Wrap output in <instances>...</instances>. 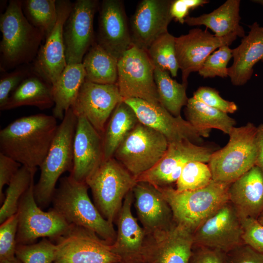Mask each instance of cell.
Wrapping results in <instances>:
<instances>
[{"label": "cell", "instance_id": "6da1fadb", "mask_svg": "<svg viewBox=\"0 0 263 263\" xmlns=\"http://www.w3.org/2000/svg\"><path fill=\"white\" fill-rule=\"evenodd\" d=\"M53 115L38 113L17 119L0 131V152L31 169L40 167L58 128Z\"/></svg>", "mask_w": 263, "mask_h": 263}, {"label": "cell", "instance_id": "7a4b0ae2", "mask_svg": "<svg viewBox=\"0 0 263 263\" xmlns=\"http://www.w3.org/2000/svg\"><path fill=\"white\" fill-rule=\"evenodd\" d=\"M88 188L85 182L77 181L70 175L62 177L52 197V208L70 225L92 230L113 244L116 230L91 201Z\"/></svg>", "mask_w": 263, "mask_h": 263}, {"label": "cell", "instance_id": "3957f363", "mask_svg": "<svg viewBox=\"0 0 263 263\" xmlns=\"http://www.w3.org/2000/svg\"><path fill=\"white\" fill-rule=\"evenodd\" d=\"M0 70L6 71L35 59L45 38L24 14L22 1L10 0L0 15Z\"/></svg>", "mask_w": 263, "mask_h": 263}, {"label": "cell", "instance_id": "277c9868", "mask_svg": "<svg viewBox=\"0 0 263 263\" xmlns=\"http://www.w3.org/2000/svg\"><path fill=\"white\" fill-rule=\"evenodd\" d=\"M77 122V117L69 109L58 125L50 148L39 167L40 176L34 186V193L36 201L41 208L51 203L60 176L73 169V144Z\"/></svg>", "mask_w": 263, "mask_h": 263}, {"label": "cell", "instance_id": "5b68a950", "mask_svg": "<svg viewBox=\"0 0 263 263\" xmlns=\"http://www.w3.org/2000/svg\"><path fill=\"white\" fill-rule=\"evenodd\" d=\"M230 184L212 180L207 186L193 190L179 192L173 187L157 188L170 206L175 222L193 233L207 218L229 201Z\"/></svg>", "mask_w": 263, "mask_h": 263}, {"label": "cell", "instance_id": "8992f818", "mask_svg": "<svg viewBox=\"0 0 263 263\" xmlns=\"http://www.w3.org/2000/svg\"><path fill=\"white\" fill-rule=\"evenodd\" d=\"M256 130L250 122L232 129L227 144L215 150L207 163L213 180L231 184L255 166Z\"/></svg>", "mask_w": 263, "mask_h": 263}, {"label": "cell", "instance_id": "52a82bcc", "mask_svg": "<svg viewBox=\"0 0 263 263\" xmlns=\"http://www.w3.org/2000/svg\"><path fill=\"white\" fill-rule=\"evenodd\" d=\"M94 204L113 224L127 194L137 183L136 178L113 157L104 160L87 179Z\"/></svg>", "mask_w": 263, "mask_h": 263}, {"label": "cell", "instance_id": "ba28073f", "mask_svg": "<svg viewBox=\"0 0 263 263\" xmlns=\"http://www.w3.org/2000/svg\"><path fill=\"white\" fill-rule=\"evenodd\" d=\"M169 144L162 134L139 122L118 147L113 157L136 179L159 162Z\"/></svg>", "mask_w": 263, "mask_h": 263}, {"label": "cell", "instance_id": "9c48e42d", "mask_svg": "<svg viewBox=\"0 0 263 263\" xmlns=\"http://www.w3.org/2000/svg\"><path fill=\"white\" fill-rule=\"evenodd\" d=\"M34 182L19 204L17 245L34 244L39 238L55 240L67 232L71 226L52 207L44 211L38 205L34 196Z\"/></svg>", "mask_w": 263, "mask_h": 263}, {"label": "cell", "instance_id": "30bf717a", "mask_svg": "<svg viewBox=\"0 0 263 263\" xmlns=\"http://www.w3.org/2000/svg\"><path fill=\"white\" fill-rule=\"evenodd\" d=\"M154 69L146 51L132 45L125 52L118 60L116 83L123 100L135 98L160 104Z\"/></svg>", "mask_w": 263, "mask_h": 263}, {"label": "cell", "instance_id": "8fae6325", "mask_svg": "<svg viewBox=\"0 0 263 263\" xmlns=\"http://www.w3.org/2000/svg\"><path fill=\"white\" fill-rule=\"evenodd\" d=\"M57 253L54 263H116L120 258L111 245L94 232L71 225L64 234L55 240Z\"/></svg>", "mask_w": 263, "mask_h": 263}, {"label": "cell", "instance_id": "7c38bea8", "mask_svg": "<svg viewBox=\"0 0 263 263\" xmlns=\"http://www.w3.org/2000/svg\"><path fill=\"white\" fill-rule=\"evenodd\" d=\"M215 151L212 147L198 145L188 140L170 143L159 162L136 178V181L148 182L157 188L172 187L187 163L193 161L208 163Z\"/></svg>", "mask_w": 263, "mask_h": 263}, {"label": "cell", "instance_id": "4fadbf2b", "mask_svg": "<svg viewBox=\"0 0 263 263\" xmlns=\"http://www.w3.org/2000/svg\"><path fill=\"white\" fill-rule=\"evenodd\" d=\"M193 235L194 244L225 253L244 244L242 217L229 201L207 218Z\"/></svg>", "mask_w": 263, "mask_h": 263}, {"label": "cell", "instance_id": "5bb4252c", "mask_svg": "<svg viewBox=\"0 0 263 263\" xmlns=\"http://www.w3.org/2000/svg\"><path fill=\"white\" fill-rule=\"evenodd\" d=\"M134 111L139 122L162 134L169 143L188 140L202 145L203 137L211 131H202L193 127L181 116H174L160 104H154L139 98L123 100Z\"/></svg>", "mask_w": 263, "mask_h": 263}, {"label": "cell", "instance_id": "9a60e30c", "mask_svg": "<svg viewBox=\"0 0 263 263\" xmlns=\"http://www.w3.org/2000/svg\"><path fill=\"white\" fill-rule=\"evenodd\" d=\"M123 101L117 84H98L85 79L70 108L77 117L85 118L103 135L108 120Z\"/></svg>", "mask_w": 263, "mask_h": 263}, {"label": "cell", "instance_id": "2e32d148", "mask_svg": "<svg viewBox=\"0 0 263 263\" xmlns=\"http://www.w3.org/2000/svg\"><path fill=\"white\" fill-rule=\"evenodd\" d=\"M97 6L96 0H77L73 3L63 28L67 65L81 63L95 42L94 19Z\"/></svg>", "mask_w": 263, "mask_h": 263}, {"label": "cell", "instance_id": "e0dca14e", "mask_svg": "<svg viewBox=\"0 0 263 263\" xmlns=\"http://www.w3.org/2000/svg\"><path fill=\"white\" fill-rule=\"evenodd\" d=\"M193 233L174 221L168 229L147 234L144 263H188L194 244Z\"/></svg>", "mask_w": 263, "mask_h": 263}, {"label": "cell", "instance_id": "ac0fdd59", "mask_svg": "<svg viewBox=\"0 0 263 263\" xmlns=\"http://www.w3.org/2000/svg\"><path fill=\"white\" fill-rule=\"evenodd\" d=\"M238 37L230 34L219 38L207 29L196 28L188 33L175 37V50L182 83L188 85V79L192 72H198L207 57L217 49L230 45Z\"/></svg>", "mask_w": 263, "mask_h": 263}, {"label": "cell", "instance_id": "d6986e66", "mask_svg": "<svg viewBox=\"0 0 263 263\" xmlns=\"http://www.w3.org/2000/svg\"><path fill=\"white\" fill-rule=\"evenodd\" d=\"M73 6L68 0H56L57 19L45 42L35 59L33 72L51 84H54L62 73L67 63L63 40V28Z\"/></svg>", "mask_w": 263, "mask_h": 263}, {"label": "cell", "instance_id": "ffe728a7", "mask_svg": "<svg viewBox=\"0 0 263 263\" xmlns=\"http://www.w3.org/2000/svg\"><path fill=\"white\" fill-rule=\"evenodd\" d=\"M171 0H143L138 4L130 21L132 45L147 52L157 39L168 32L173 18Z\"/></svg>", "mask_w": 263, "mask_h": 263}, {"label": "cell", "instance_id": "44dd1931", "mask_svg": "<svg viewBox=\"0 0 263 263\" xmlns=\"http://www.w3.org/2000/svg\"><path fill=\"white\" fill-rule=\"evenodd\" d=\"M96 42L118 60L132 46L122 0L102 1Z\"/></svg>", "mask_w": 263, "mask_h": 263}, {"label": "cell", "instance_id": "7402d4cb", "mask_svg": "<svg viewBox=\"0 0 263 263\" xmlns=\"http://www.w3.org/2000/svg\"><path fill=\"white\" fill-rule=\"evenodd\" d=\"M133 200L132 190L126 196L114 222L117 226L116 236L111 249L120 258L121 262L144 263L143 255L147 233L132 213Z\"/></svg>", "mask_w": 263, "mask_h": 263}, {"label": "cell", "instance_id": "603a6c76", "mask_svg": "<svg viewBox=\"0 0 263 263\" xmlns=\"http://www.w3.org/2000/svg\"><path fill=\"white\" fill-rule=\"evenodd\" d=\"M70 175L78 182L87 179L104 160L103 137L84 117H77Z\"/></svg>", "mask_w": 263, "mask_h": 263}, {"label": "cell", "instance_id": "cb8c5ba5", "mask_svg": "<svg viewBox=\"0 0 263 263\" xmlns=\"http://www.w3.org/2000/svg\"><path fill=\"white\" fill-rule=\"evenodd\" d=\"M137 219L147 234L169 228L174 222L171 207L151 184L137 182L132 189Z\"/></svg>", "mask_w": 263, "mask_h": 263}, {"label": "cell", "instance_id": "d4e9b609", "mask_svg": "<svg viewBox=\"0 0 263 263\" xmlns=\"http://www.w3.org/2000/svg\"><path fill=\"white\" fill-rule=\"evenodd\" d=\"M249 27L248 34L232 49L233 61L228 68V77L235 86L246 84L253 75L254 65L263 62V26L255 22Z\"/></svg>", "mask_w": 263, "mask_h": 263}, {"label": "cell", "instance_id": "484cf974", "mask_svg": "<svg viewBox=\"0 0 263 263\" xmlns=\"http://www.w3.org/2000/svg\"><path fill=\"white\" fill-rule=\"evenodd\" d=\"M228 200L242 218H258L263 211V172L257 166L230 184Z\"/></svg>", "mask_w": 263, "mask_h": 263}, {"label": "cell", "instance_id": "4316f807", "mask_svg": "<svg viewBox=\"0 0 263 263\" xmlns=\"http://www.w3.org/2000/svg\"><path fill=\"white\" fill-rule=\"evenodd\" d=\"M240 0H227L210 13L198 17H187L185 23L190 26L204 25L219 38L234 34L244 38L245 31L240 24Z\"/></svg>", "mask_w": 263, "mask_h": 263}, {"label": "cell", "instance_id": "83f0119b", "mask_svg": "<svg viewBox=\"0 0 263 263\" xmlns=\"http://www.w3.org/2000/svg\"><path fill=\"white\" fill-rule=\"evenodd\" d=\"M52 85L33 72L12 93L1 111L23 106L45 110L54 106Z\"/></svg>", "mask_w": 263, "mask_h": 263}, {"label": "cell", "instance_id": "f1b7e54d", "mask_svg": "<svg viewBox=\"0 0 263 263\" xmlns=\"http://www.w3.org/2000/svg\"><path fill=\"white\" fill-rule=\"evenodd\" d=\"M86 74L81 63L67 64L52 85L54 99L53 116L61 121L71 108L85 80Z\"/></svg>", "mask_w": 263, "mask_h": 263}, {"label": "cell", "instance_id": "f546056e", "mask_svg": "<svg viewBox=\"0 0 263 263\" xmlns=\"http://www.w3.org/2000/svg\"><path fill=\"white\" fill-rule=\"evenodd\" d=\"M139 122L131 106L124 101L118 104L102 135L104 160L113 157L118 147Z\"/></svg>", "mask_w": 263, "mask_h": 263}, {"label": "cell", "instance_id": "4dcf8cb0", "mask_svg": "<svg viewBox=\"0 0 263 263\" xmlns=\"http://www.w3.org/2000/svg\"><path fill=\"white\" fill-rule=\"evenodd\" d=\"M82 64L86 74V80L98 84H116L118 60L96 41L85 55Z\"/></svg>", "mask_w": 263, "mask_h": 263}, {"label": "cell", "instance_id": "1f68e13d", "mask_svg": "<svg viewBox=\"0 0 263 263\" xmlns=\"http://www.w3.org/2000/svg\"><path fill=\"white\" fill-rule=\"evenodd\" d=\"M187 120L195 128L202 131L219 130L228 134L236 121L227 113L210 107L192 97L185 108Z\"/></svg>", "mask_w": 263, "mask_h": 263}, {"label": "cell", "instance_id": "d6a6232c", "mask_svg": "<svg viewBox=\"0 0 263 263\" xmlns=\"http://www.w3.org/2000/svg\"><path fill=\"white\" fill-rule=\"evenodd\" d=\"M159 103L174 116H181V111L187 104V84L178 83L167 71L155 68L154 72Z\"/></svg>", "mask_w": 263, "mask_h": 263}, {"label": "cell", "instance_id": "836d02e7", "mask_svg": "<svg viewBox=\"0 0 263 263\" xmlns=\"http://www.w3.org/2000/svg\"><path fill=\"white\" fill-rule=\"evenodd\" d=\"M37 169L21 166L11 180L0 209V223L17 213L19 201L34 180Z\"/></svg>", "mask_w": 263, "mask_h": 263}, {"label": "cell", "instance_id": "e575fe53", "mask_svg": "<svg viewBox=\"0 0 263 263\" xmlns=\"http://www.w3.org/2000/svg\"><path fill=\"white\" fill-rule=\"evenodd\" d=\"M24 15L29 22L40 30L46 38L54 28L57 19L56 0L22 1Z\"/></svg>", "mask_w": 263, "mask_h": 263}, {"label": "cell", "instance_id": "d590c367", "mask_svg": "<svg viewBox=\"0 0 263 263\" xmlns=\"http://www.w3.org/2000/svg\"><path fill=\"white\" fill-rule=\"evenodd\" d=\"M147 52L155 68L168 71L172 77L177 76L179 68L175 37L167 32L153 42Z\"/></svg>", "mask_w": 263, "mask_h": 263}, {"label": "cell", "instance_id": "8d00e7d4", "mask_svg": "<svg viewBox=\"0 0 263 263\" xmlns=\"http://www.w3.org/2000/svg\"><path fill=\"white\" fill-rule=\"evenodd\" d=\"M212 181V175L208 164L190 161L184 167L176 183L175 189L179 192L196 190L207 186Z\"/></svg>", "mask_w": 263, "mask_h": 263}, {"label": "cell", "instance_id": "74e56055", "mask_svg": "<svg viewBox=\"0 0 263 263\" xmlns=\"http://www.w3.org/2000/svg\"><path fill=\"white\" fill-rule=\"evenodd\" d=\"M56 253V245L44 238L36 243L18 244L16 257L22 263H53Z\"/></svg>", "mask_w": 263, "mask_h": 263}, {"label": "cell", "instance_id": "f35d334b", "mask_svg": "<svg viewBox=\"0 0 263 263\" xmlns=\"http://www.w3.org/2000/svg\"><path fill=\"white\" fill-rule=\"evenodd\" d=\"M232 57V49L229 46H222L209 55L198 71L204 78L228 76L227 65Z\"/></svg>", "mask_w": 263, "mask_h": 263}, {"label": "cell", "instance_id": "ab89813d", "mask_svg": "<svg viewBox=\"0 0 263 263\" xmlns=\"http://www.w3.org/2000/svg\"><path fill=\"white\" fill-rule=\"evenodd\" d=\"M18 224L17 213L0 224V261L16 258Z\"/></svg>", "mask_w": 263, "mask_h": 263}, {"label": "cell", "instance_id": "60d3db41", "mask_svg": "<svg viewBox=\"0 0 263 263\" xmlns=\"http://www.w3.org/2000/svg\"><path fill=\"white\" fill-rule=\"evenodd\" d=\"M192 97L207 106L226 113H233L238 109L237 105L234 102L223 98L219 92L211 87H199L193 93Z\"/></svg>", "mask_w": 263, "mask_h": 263}, {"label": "cell", "instance_id": "b9f144b4", "mask_svg": "<svg viewBox=\"0 0 263 263\" xmlns=\"http://www.w3.org/2000/svg\"><path fill=\"white\" fill-rule=\"evenodd\" d=\"M244 244L263 253V225L256 219L242 218Z\"/></svg>", "mask_w": 263, "mask_h": 263}, {"label": "cell", "instance_id": "7bdbcfd3", "mask_svg": "<svg viewBox=\"0 0 263 263\" xmlns=\"http://www.w3.org/2000/svg\"><path fill=\"white\" fill-rule=\"evenodd\" d=\"M30 74L26 69H19L1 76L0 109L5 106L12 93Z\"/></svg>", "mask_w": 263, "mask_h": 263}, {"label": "cell", "instance_id": "ee69618b", "mask_svg": "<svg viewBox=\"0 0 263 263\" xmlns=\"http://www.w3.org/2000/svg\"><path fill=\"white\" fill-rule=\"evenodd\" d=\"M225 263H263V253L243 244L225 253Z\"/></svg>", "mask_w": 263, "mask_h": 263}, {"label": "cell", "instance_id": "f6af8a7d", "mask_svg": "<svg viewBox=\"0 0 263 263\" xmlns=\"http://www.w3.org/2000/svg\"><path fill=\"white\" fill-rule=\"evenodd\" d=\"M225 253L218 249L193 244L188 263H225Z\"/></svg>", "mask_w": 263, "mask_h": 263}, {"label": "cell", "instance_id": "bcb514c9", "mask_svg": "<svg viewBox=\"0 0 263 263\" xmlns=\"http://www.w3.org/2000/svg\"><path fill=\"white\" fill-rule=\"evenodd\" d=\"M21 164L12 158L0 152V201L3 202L4 194L3 188L5 185H8L12 178L17 173Z\"/></svg>", "mask_w": 263, "mask_h": 263}, {"label": "cell", "instance_id": "7dc6e473", "mask_svg": "<svg viewBox=\"0 0 263 263\" xmlns=\"http://www.w3.org/2000/svg\"><path fill=\"white\" fill-rule=\"evenodd\" d=\"M209 2L208 0H174L171 2L170 12L173 19L183 24L190 10Z\"/></svg>", "mask_w": 263, "mask_h": 263}, {"label": "cell", "instance_id": "c3c4849f", "mask_svg": "<svg viewBox=\"0 0 263 263\" xmlns=\"http://www.w3.org/2000/svg\"><path fill=\"white\" fill-rule=\"evenodd\" d=\"M255 142L257 149L255 166L263 172V123L257 127Z\"/></svg>", "mask_w": 263, "mask_h": 263}, {"label": "cell", "instance_id": "681fc988", "mask_svg": "<svg viewBox=\"0 0 263 263\" xmlns=\"http://www.w3.org/2000/svg\"><path fill=\"white\" fill-rule=\"evenodd\" d=\"M0 263H22L16 257L13 260H5L0 261Z\"/></svg>", "mask_w": 263, "mask_h": 263}, {"label": "cell", "instance_id": "f907efd6", "mask_svg": "<svg viewBox=\"0 0 263 263\" xmlns=\"http://www.w3.org/2000/svg\"><path fill=\"white\" fill-rule=\"evenodd\" d=\"M257 220L263 225V211L260 214Z\"/></svg>", "mask_w": 263, "mask_h": 263}, {"label": "cell", "instance_id": "816d5d0a", "mask_svg": "<svg viewBox=\"0 0 263 263\" xmlns=\"http://www.w3.org/2000/svg\"><path fill=\"white\" fill-rule=\"evenodd\" d=\"M252 1L253 2L260 4V5L263 6V0H252Z\"/></svg>", "mask_w": 263, "mask_h": 263}, {"label": "cell", "instance_id": "f5cc1de1", "mask_svg": "<svg viewBox=\"0 0 263 263\" xmlns=\"http://www.w3.org/2000/svg\"><path fill=\"white\" fill-rule=\"evenodd\" d=\"M123 263V262H118V263Z\"/></svg>", "mask_w": 263, "mask_h": 263}, {"label": "cell", "instance_id": "db71d44e", "mask_svg": "<svg viewBox=\"0 0 263 263\" xmlns=\"http://www.w3.org/2000/svg\"></svg>", "mask_w": 263, "mask_h": 263}]
</instances>
